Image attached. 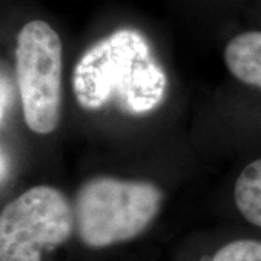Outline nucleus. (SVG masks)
I'll use <instances>...</instances> for the list:
<instances>
[{
	"instance_id": "7ed1b4c3",
	"label": "nucleus",
	"mask_w": 261,
	"mask_h": 261,
	"mask_svg": "<svg viewBox=\"0 0 261 261\" xmlns=\"http://www.w3.org/2000/svg\"><path fill=\"white\" fill-rule=\"evenodd\" d=\"M15 57L25 122L35 134H51L61 113V39L47 22L31 20L19 32Z\"/></svg>"
},
{
	"instance_id": "20e7f679",
	"label": "nucleus",
	"mask_w": 261,
	"mask_h": 261,
	"mask_svg": "<svg viewBox=\"0 0 261 261\" xmlns=\"http://www.w3.org/2000/svg\"><path fill=\"white\" fill-rule=\"evenodd\" d=\"M74 212L58 189L31 187L0 212V261H41L42 251L64 244Z\"/></svg>"
},
{
	"instance_id": "1a4fd4ad",
	"label": "nucleus",
	"mask_w": 261,
	"mask_h": 261,
	"mask_svg": "<svg viewBox=\"0 0 261 261\" xmlns=\"http://www.w3.org/2000/svg\"><path fill=\"white\" fill-rule=\"evenodd\" d=\"M3 93L0 92V119H2V115H3Z\"/></svg>"
},
{
	"instance_id": "0eeeda50",
	"label": "nucleus",
	"mask_w": 261,
	"mask_h": 261,
	"mask_svg": "<svg viewBox=\"0 0 261 261\" xmlns=\"http://www.w3.org/2000/svg\"><path fill=\"white\" fill-rule=\"evenodd\" d=\"M212 261H261V241L238 240L218 250Z\"/></svg>"
},
{
	"instance_id": "6e6552de",
	"label": "nucleus",
	"mask_w": 261,
	"mask_h": 261,
	"mask_svg": "<svg viewBox=\"0 0 261 261\" xmlns=\"http://www.w3.org/2000/svg\"><path fill=\"white\" fill-rule=\"evenodd\" d=\"M6 161H5V157H3V154L0 152V180L5 177V174H6Z\"/></svg>"
},
{
	"instance_id": "423d86ee",
	"label": "nucleus",
	"mask_w": 261,
	"mask_h": 261,
	"mask_svg": "<svg viewBox=\"0 0 261 261\" xmlns=\"http://www.w3.org/2000/svg\"><path fill=\"white\" fill-rule=\"evenodd\" d=\"M233 199L240 214L261 228V159L244 168L235 183Z\"/></svg>"
},
{
	"instance_id": "f257e3e1",
	"label": "nucleus",
	"mask_w": 261,
	"mask_h": 261,
	"mask_svg": "<svg viewBox=\"0 0 261 261\" xmlns=\"http://www.w3.org/2000/svg\"><path fill=\"white\" fill-rule=\"evenodd\" d=\"M166 87L167 77L148 41L134 29L97 41L73 71L75 99L89 111L115 103L129 115L148 113L163 102Z\"/></svg>"
},
{
	"instance_id": "f03ea898",
	"label": "nucleus",
	"mask_w": 261,
	"mask_h": 261,
	"mask_svg": "<svg viewBox=\"0 0 261 261\" xmlns=\"http://www.w3.org/2000/svg\"><path fill=\"white\" fill-rule=\"evenodd\" d=\"M161 202V190L149 181L90 178L75 197L77 231L84 245L90 248L130 241L154 221Z\"/></svg>"
},
{
	"instance_id": "39448f33",
	"label": "nucleus",
	"mask_w": 261,
	"mask_h": 261,
	"mask_svg": "<svg viewBox=\"0 0 261 261\" xmlns=\"http://www.w3.org/2000/svg\"><path fill=\"white\" fill-rule=\"evenodd\" d=\"M224 56L233 77L261 89V32L251 31L232 38L225 48Z\"/></svg>"
}]
</instances>
